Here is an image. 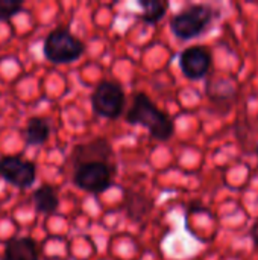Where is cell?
<instances>
[{"instance_id":"obj_1","label":"cell","mask_w":258,"mask_h":260,"mask_svg":"<svg viewBox=\"0 0 258 260\" xmlns=\"http://www.w3.org/2000/svg\"><path fill=\"white\" fill-rule=\"evenodd\" d=\"M113 148L105 139H94L73 149V184L88 193H102L113 186L116 166Z\"/></svg>"},{"instance_id":"obj_2","label":"cell","mask_w":258,"mask_h":260,"mask_svg":"<svg viewBox=\"0 0 258 260\" xmlns=\"http://www.w3.org/2000/svg\"><path fill=\"white\" fill-rule=\"evenodd\" d=\"M126 122L148 128L149 134L160 142H167L175 133L173 119L160 110L143 91L134 94L132 105L126 113Z\"/></svg>"},{"instance_id":"obj_3","label":"cell","mask_w":258,"mask_h":260,"mask_svg":"<svg viewBox=\"0 0 258 260\" xmlns=\"http://www.w3.org/2000/svg\"><path fill=\"white\" fill-rule=\"evenodd\" d=\"M216 17L217 11L211 5H190L173 15L170 29L176 38L189 41L204 34Z\"/></svg>"},{"instance_id":"obj_4","label":"cell","mask_w":258,"mask_h":260,"mask_svg":"<svg viewBox=\"0 0 258 260\" xmlns=\"http://www.w3.org/2000/svg\"><path fill=\"white\" fill-rule=\"evenodd\" d=\"M85 52V44L67 27L50 30L43 44V53L53 64H70L78 61Z\"/></svg>"},{"instance_id":"obj_5","label":"cell","mask_w":258,"mask_h":260,"mask_svg":"<svg viewBox=\"0 0 258 260\" xmlns=\"http://www.w3.org/2000/svg\"><path fill=\"white\" fill-rule=\"evenodd\" d=\"M93 111L105 119H117L123 113L125 91L114 81H102L91 94Z\"/></svg>"},{"instance_id":"obj_6","label":"cell","mask_w":258,"mask_h":260,"mask_svg":"<svg viewBox=\"0 0 258 260\" xmlns=\"http://www.w3.org/2000/svg\"><path fill=\"white\" fill-rule=\"evenodd\" d=\"M0 177L15 187L26 189L35 183L36 168L29 160L9 155L0 160Z\"/></svg>"},{"instance_id":"obj_7","label":"cell","mask_w":258,"mask_h":260,"mask_svg":"<svg viewBox=\"0 0 258 260\" xmlns=\"http://www.w3.org/2000/svg\"><path fill=\"white\" fill-rule=\"evenodd\" d=\"M179 67L186 78L192 81L202 79L211 67V53L202 46H192L181 52Z\"/></svg>"},{"instance_id":"obj_8","label":"cell","mask_w":258,"mask_h":260,"mask_svg":"<svg viewBox=\"0 0 258 260\" xmlns=\"http://www.w3.org/2000/svg\"><path fill=\"white\" fill-rule=\"evenodd\" d=\"M3 260H40L36 242L32 238H12L5 244Z\"/></svg>"},{"instance_id":"obj_9","label":"cell","mask_w":258,"mask_h":260,"mask_svg":"<svg viewBox=\"0 0 258 260\" xmlns=\"http://www.w3.org/2000/svg\"><path fill=\"white\" fill-rule=\"evenodd\" d=\"M152 207H154V201L148 195L135 190H125L123 209L132 221L140 222L143 218H146V215H149Z\"/></svg>"},{"instance_id":"obj_10","label":"cell","mask_w":258,"mask_h":260,"mask_svg":"<svg viewBox=\"0 0 258 260\" xmlns=\"http://www.w3.org/2000/svg\"><path fill=\"white\" fill-rule=\"evenodd\" d=\"M50 136V125L38 116H33L27 120L26 125V136L24 142L27 146H40L49 140Z\"/></svg>"},{"instance_id":"obj_11","label":"cell","mask_w":258,"mask_h":260,"mask_svg":"<svg viewBox=\"0 0 258 260\" xmlns=\"http://www.w3.org/2000/svg\"><path fill=\"white\" fill-rule=\"evenodd\" d=\"M33 203H35V209L38 213L52 215L56 212L59 206V198L52 186L43 184L33 192Z\"/></svg>"},{"instance_id":"obj_12","label":"cell","mask_w":258,"mask_h":260,"mask_svg":"<svg viewBox=\"0 0 258 260\" xmlns=\"http://www.w3.org/2000/svg\"><path fill=\"white\" fill-rule=\"evenodd\" d=\"M138 6L141 8V20L148 24H155L166 15L169 3L161 0H140Z\"/></svg>"},{"instance_id":"obj_13","label":"cell","mask_w":258,"mask_h":260,"mask_svg":"<svg viewBox=\"0 0 258 260\" xmlns=\"http://www.w3.org/2000/svg\"><path fill=\"white\" fill-rule=\"evenodd\" d=\"M23 9L21 0H0V21L9 20Z\"/></svg>"},{"instance_id":"obj_14","label":"cell","mask_w":258,"mask_h":260,"mask_svg":"<svg viewBox=\"0 0 258 260\" xmlns=\"http://www.w3.org/2000/svg\"><path fill=\"white\" fill-rule=\"evenodd\" d=\"M252 238H254V242H255V247L258 248V229L255 227L254 232H252Z\"/></svg>"}]
</instances>
